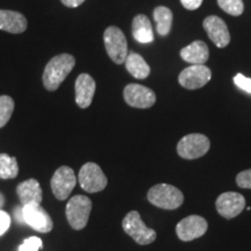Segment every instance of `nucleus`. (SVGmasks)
I'll list each match as a JSON object with an SVG mask.
<instances>
[{"label": "nucleus", "instance_id": "obj_1", "mask_svg": "<svg viewBox=\"0 0 251 251\" xmlns=\"http://www.w3.org/2000/svg\"><path fill=\"white\" fill-rule=\"evenodd\" d=\"M76 64V59L70 54H61L52 57L46 65L43 72V85L50 92L61 86Z\"/></svg>", "mask_w": 251, "mask_h": 251}, {"label": "nucleus", "instance_id": "obj_2", "mask_svg": "<svg viewBox=\"0 0 251 251\" xmlns=\"http://www.w3.org/2000/svg\"><path fill=\"white\" fill-rule=\"evenodd\" d=\"M148 200L158 208L172 211L183 205L184 194L179 188L169 184H157L148 192Z\"/></svg>", "mask_w": 251, "mask_h": 251}, {"label": "nucleus", "instance_id": "obj_3", "mask_svg": "<svg viewBox=\"0 0 251 251\" xmlns=\"http://www.w3.org/2000/svg\"><path fill=\"white\" fill-rule=\"evenodd\" d=\"M92 211V201L86 196L77 194L68 201L65 214L69 225L75 230H81L86 227L89 218Z\"/></svg>", "mask_w": 251, "mask_h": 251}, {"label": "nucleus", "instance_id": "obj_4", "mask_svg": "<svg viewBox=\"0 0 251 251\" xmlns=\"http://www.w3.org/2000/svg\"><path fill=\"white\" fill-rule=\"evenodd\" d=\"M122 228H124L125 233L129 235L140 246H148L157 237L156 231L147 227L137 211H131L125 216V219L122 220Z\"/></svg>", "mask_w": 251, "mask_h": 251}, {"label": "nucleus", "instance_id": "obj_5", "mask_svg": "<svg viewBox=\"0 0 251 251\" xmlns=\"http://www.w3.org/2000/svg\"><path fill=\"white\" fill-rule=\"evenodd\" d=\"M103 43L106 51L115 64H124L128 56V45L120 28L111 26L103 33Z\"/></svg>", "mask_w": 251, "mask_h": 251}, {"label": "nucleus", "instance_id": "obj_6", "mask_svg": "<svg viewBox=\"0 0 251 251\" xmlns=\"http://www.w3.org/2000/svg\"><path fill=\"white\" fill-rule=\"evenodd\" d=\"M211 148L208 137L202 134H188L177 144V152L184 159H197L205 156Z\"/></svg>", "mask_w": 251, "mask_h": 251}, {"label": "nucleus", "instance_id": "obj_7", "mask_svg": "<svg viewBox=\"0 0 251 251\" xmlns=\"http://www.w3.org/2000/svg\"><path fill=\"white\" fill-rule=\"evenodd\" d=\"M78 180L80 187L89 193L101 192L107 186V177L103 174L101 168L92 162L81 166Z\"/></svg>", "mask_w": 251, "mask_h": 251}, {"label": "nucleus", "instance_id": "obj_8", "mask_svg": "<svg viewBox=\"0 0 251 251\" xmlns=\"http://www.w3.org/2000/svg\"><path fill=\"white\" fill-rule=\"evenodd\" d=\"M77 183V177L70 166L63 165L55 171L50 181L52 193L56 199L67 200Z\"/></svg>", "mask_w": 251, "mask_h": 251}, {"label": "nucleus", "instance_id": "obj_9", "mask_svg": "<svg viewBox=\"0 0 251 251\" xmlns=\"http://www.w3.org/2000/svg\"><path fill=\"white\" fill-rule=\"evenodd\" d=\"M212 78L211 69L203 64H193L180 72L178 80L184 89L198 90L205 86Z\"/></svg>", "mask_w": 251, "mask_h": 251}, {"label": "nucleus", "instance_id": "obj_10", "mask_svg": "<svg viewBox=\"0 0 251 251\" xmlns=\"http://www.w3.org/2000/svg\"><path fill=\"white\" fill-rule=\"evenodd\" d=\"M23 212L25 222L36 231L43 234L51 231L54 222L40 203H29V205L23 206Z\"/></svg>", "mask_w": 251, "mask_h": 251}, {"label": "nucleus", "instance_id": "obj_11", "mask_svg": "<svg viewBox=\"0 0 251 251\" xmlns=\"http://www.w3.org/2000/svg\"><path fill=\"white\" fill-rule=\"evenodd\" d=\"M208 224L202 216L190 215L179 221L176 227V233L180 241L190 242L205 235Z\"/></svg>", "mask_w": 251, "mask_h": 251}, {"label": "nucleus", "instance_id": "obj_12", "mask_svg": "<svg viewBox=\"0 0 251 251\" xmlns=\"http://www.w3.org/2000/svg\"><path fill=\"white\" fill-rule=\"evenodd\" d=\"M124 98L128 105L135 108H150L156 102L155 92L140 84H129L126 86Z\"/></svg>", "mask_w": 251, "mask_h": 251}, {"label": "nucleus", "instance_id": "obj_13", "mask_svg": "<svg viewBox=\"0 0 251 251\" xmlns=\"http://www.w3.org/2000/svg\"><path fill=\"white\" fill-rule=\"evenodd\" d=\"M215 207L222 218L234 219L242 213L246 207V199L237 192H225L218 197Z\"/></svg>", "mask_w": 251, "mask_h": 251}, {"label": "nucleus", "instance_id": "obj_14", "mask_svg": "<svg viewBox=\"0 0 251 251\" xmlns=\"http://www.w3.org/2000/svg\"><path fill=\"white\" fill-rule=\"evenodd\" d=\"M203 28L208 34L209 39L218 48H226L230 42L228 27L221 18L215 15L207 17L203 20Z\"/></svg>", "mask_w": 251, "mask_h": 251}, {"label": "nucleus", "instance_id": "obj_15", "mask_svg": "<svg viewBox=\"0 0 251 251\" xmlns=\"http://www.w3.org/2000/svg\"><path fill=\"white\" fill-rule=\"evenodd\" d=\"M76 102L80 108H87L92 103L94 92H96V81L90 75L80 74L76 79Z\"/></svg>", "mask_w": 251, "mask_h": 251}, {"label": "nucleus", "instance_id": "obj_16", "mask_svg": "<svg viewBox=\"0 0 251 251\" xmlns=\"http://www.w3.org/2000/svg\"><path fill=\"white\" fill-rule=\"evenodd\" d=\"M27 19L20 12L0 9V30L12 34H21L27 29Z\"/></svg>", "mask_w": 251, "mask_h": 251}, {"label": "nucleus", "instance_id": "obj_17", "mask_svg": "<svg viewBox=\"0 0 251 251\" xmlns=\"http://www.w3.org/2000/svg\"><path fill=\"white\" fill-rule=\"evenodd\" d=\"M17 193L23 206L29 203H41L42 201V188L36 179H28L17 186Z\"/></svg>", "mask_w": 251, "mask_h": 251}, {"label": "nucleus", "instance_id": "obj_18", "mask_svg": "<svg viewBox=\"0 0 251 251\" xmlns=\"http://www.w3.org/2000/svg\"><path fill=\"white\" fill-rule=\"evenodd\" d=\"M180 56L191 64H205L209 57L208 47L202 41H194L180 50Z\"/></svg>", "mask_w": 251, "mask_h": 251}, {"label": "nucleus", "instance_id": "obj_19", "mask_svg": "<svg viewBox=\"0 0 251 251\" xmlns=\"http://www.w3.org/2000/svg\"><path fill=\"white\" fill-rule=\"evenodd\" d=\"M131 31H133L134 39L137 42L148 45L153 41L152 26L147 15L139 14L134 18L133 24H131Z\"/></svg>", "mask_w": 251, "mask_h": 251}, {"label": "nucleus", "instance_id": "obj_20", "mask_svg": "<svg viewBox=\"0 0 251 251\" xmlns=\"http://www.w3.org/2000/svg\"><path fill=\"white\" fill-rule=\"evenodd\" d=\"M125 64L128 72L136 79H146L150 75L149 64L144 61L142 56L136 52H129Z\"/></svg>", "mask_w": 251, "mask_h": 251}, {"label": "nucleus", "instance_id": "obj_21", "mask_svg": "<svg viewBox=\"0 0 251 251\" xmlns=\"http://www.w3.org/2000/svg\"><path fill=\"white\" fill-rule=\"evenodd\" d=\"M153 19L156 23L157 33L161 36L168 35L171 30L172 20H174L171 9L164 7V6H158L153 9Z\"/></svg>", "mask_w": 251, "mask_h": 251}, {"label": "nucleus", "instance_id": "obj_22", "mask_svg": "<svg viewBox=\"0 0 251 251\" xmlns=\"http://www.w3.org/2000/svg\"><path fill=\"white\" fill-rule=\"evenodd\" d=\"M19 165L15 157L7 153H0V178L1 179H13L18 177Z\"/></svg>", "mask_w": 251, "mask_h": 251}, {"label": "nucleus", "instance_id": "obj_23", "mask_svg": "<svg viewBox=\"0 0 251 251\" xmlns=\"http://www.w3.org/2000/svg\"><path fill=\"white\" fill-rule=\"evenodd\" d=\"M14 111V100L9 96H0V128L9 121Z\"/></svg>", "mask_w": 251, "mask_h": 251}, {"label": "nucleus", "instance_id": "obj_24", "mask_svg": "<svg viewBox=\"0 0 251 251\" xmlns=\"http://www.w3.org/2000/svg\"><path fill=\"white\" fill-rule=\"evenodd\" d=\"M218 5L226 13L233 15V17H240L244 12V4L242 0H218Z\"/></svg>", "mask_w": 251, "mask_h": 251}, {"label": "nucleus", "instance_id": "obj_25", "mask_svg": "<svg viewBox=\"0 0 251 251\" xmlns=\"http://www.w3.org/2000/svg\"><path fill=\"white\" fill-rule=\"evenodd\" d=\"M43 248L42 240L40 237L31 236L24 241V243L19 247V251H39Z\"/></svg>", "mask_w": 251, "mask_h": 251}, {"label": "nucleus", "instance_id": "obj_26", "mask_svg": "<svg viewBox=\"0 0 251 251\" xmlns=\"http://www.w3.org/2000/svg\"><path fill=\"white\" fill-rule=\"evenodd\" d=\"M234 83L238 89L246 91L247 93L251 94V78H248L242 74H237L234 77Z\"/></svg>", "mask_w": 251, "mask_h": 251}, {"label": "nucleus", "instance_id": "obj_27", "mask_svg": "<svg viewBox=\"0 0 251 251\" xmlns=\"http://www.w3.org/2000/svg\"><path fill=\"white\" fill-rule=\"evenodd\" d=\"M236 184L241 188H250L251 190V169L240 172L236 176Z\"/></svg>", "mask_w": 251, "mask_h": 251}, {"label": "nucleus", "instance_id": "obj_28", "mask_svg": "<svg viewBox=\"0 0 251 251\" xmlns=\"http://www.w3.org/2000/svg\"><path fill=\"white\" fill-rule=\"evenodd\" d=\"M9 226H11V218L7 213L0 209V236L8 230Z\"/></svg>", "mask_w": 251, "mask_h": 251}, {"label": "nucleus", "instance_id": "obj_29", "mask_svg": "<svg viewBox=\"0 0 251 251\" xmlns=\"http://www.w3.org/2000/svg\"><path fill=\"white\" fill-rule=\"evenodd\" d=\"M180 2L186 9L194 11V9H198L201 6L202 0H180Z\"/></svg>", "mask_w": 251, "mask_h": 251}, {"label": "nucleus", "instance_id": "obj_30", "mask_svg": "<svg viewBox=\"0 0 251 251\" xmlns=\"http://www.w3.org/2000/svg\"><path fill=\"white\" fill-rule=\"evenodd\" d=\"M62 4L64 6H67V7H70V8H76L78 6H80L83 4L85 0H61Z\"/></svg>", "mask_w": 251, "mask_h": 251}, {"label": "nucleus", "instance_id": "obj_31", "mask_svg": "<svg viewBox=\"0 0 251 251\" xmlns=\"http://www.w3.org/2000/svg\"><path fill=\"white\" fill-rule=\"evenodd\" d=\"M14 214H15V219L18 220L19 222H25L24 219V212H23V207H18V208L14 209Z\"/></svg>", "mask_w": 251, "mask_h": 251}, {"label": "nucleus", "instance_id": "obj_32", "mask_svg": "<svg viewBox=\"0 0 251 251\" xmlns=\"http://www.w3.org/2000/svg\"><path fill=\"white\" fill-rule=\"evenodd\" d=\"M4 205H5V197H4V194L0 192V209L2 208V206Z\"/></svg>", "mask_w": 251, "mask_h": 251}]
</instances>
